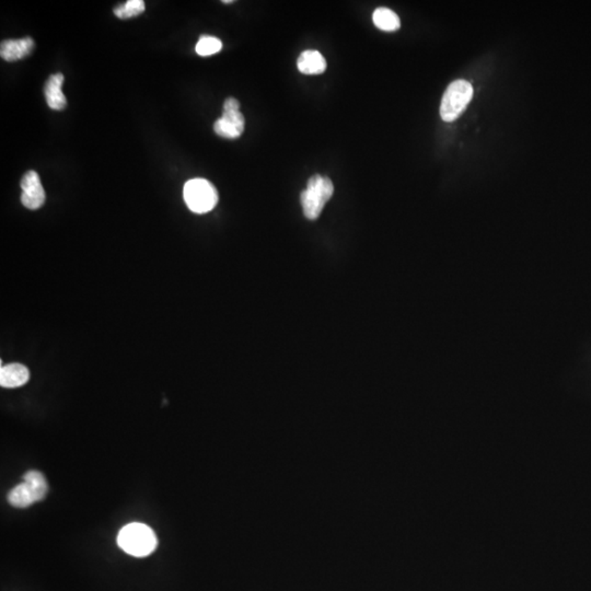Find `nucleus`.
I'll return each instance as SVG.
<instances>
[{"label": "nucleus", "instance_id": "nucleus-9", "mask_svg": "<svg viewBox=\"0 0 591 591\" xmlns=\"http://www.w3.org/2000/svg\"><path fill=\"white\" fill-rule=\"evenodd\" d=\"M30 371L21 364H9L0 368V384L3 388H19L28 382Z\"/></svg>", "mask_w": 591, "mask_h": 591}, {"label": "nucleus", "instance_id": "nucleus-13", "mask_svg": "<svg viewBox=\"0 0 591 591\" xmlns=\"http://www.w3.org/2000/svg\"><path fill=\"white\" fill-rule=\"evenodd\" d=\"M146 9L143 0H129L123 5L118 6L114 8V15L120 19L134 18L144 13Z\"/></svg>", "mask_w": 591, "mask_h": 591}, {"label": "nucleus", "instance_id": "nucleus-1", "mask_svg": "<svg viewBox=\"0 0 591 591\" xmlns=\"http://www.w3.org/2000/svg\"><path fill=\"white\" fill-rule=\"evenodd\" d=\"M157 537L146 524L133 522L122 528L118 544L124 552L136 558L149 556L157 548Z\"/></svg>", "mask_w": 591, "mask_h": 591}, {"label": "nucleus", "instance_id": "nucleus-15", "mask_svg": "<svg viewBox=\"0 0 591 591\" xmlns=\"http://www.w3.org/2000/svg\"><path fill=\"white\" fill-rule=\"evenodd\" d=\"M222 3H234V0H224V1H222Z\"/></svg>", "mask_w": 591, "mask_h": 591}, {"label": "nucleus", "instance_id": "nucleus-12", "mask_svg": "<svg viewBox=\"0 0 591 591\" xmlns=\"http://www.w3.org/2000/svg\"><path fill=\"white\" fill-rule=\"evenodd\" d=\"M373 24L382 31H396L401 26V21L394 11L384 7L377 8L373 15Z\"/></svg>", "mask_w": 591, "mask_h": 591}, {"label": "nucleus", "instance_id": "nucleus-6", "mask_svg": "<svg viewBox=\"0 0 591 591\" xmlns=\"http://www.w3.org/2000/svg\"><path fill=\"white\" fill-rule=\"evenodd\" d=\"M245 116L240 112L239 101L228 98L224 103L222 116L213 124V131L224 138H238L245 131Z\"/></svg>", "mask_w": 591, "mask_h": 591}, {"label": "nucleus", "instance_id": "nucleus-10", "mask_svg": "<svg viewBox=\"0 0 591 591\" xmlns=\"http://www.w3.org/2000/svg\"><path fill=\"white\" fill-rule=\"evenodd\" d=\"M63 83H64L63 74H54L49 78L44 88L47 106L51 110L60 111L67 106V100L62 90Z\"/></svg>", "mask_w": 591, "mask_h": 591}, {"label": "nucleus", "instance_id": "nucleus-14", "mask_svg": "<svg viewBox=\"0 0 591 591\" xmlns=\"http://www.w3.org/2000/svg\"><path fill=\"white\" fill-rule=\"evenodd\" d=\"M222 49V43L220 40L215 36L203 35L200 38V41L196 44L195 51L201 56H211L216 54Z\"/></svg>", "mask_w": 591, "mask_h": 591}, {"label": "nucleus", "instance_id": "nucleus-7", "mask_svg": "<svg viewBox=\"0 0 591 591\" xmlns=\"http://www.w3.org/2000/svg\"><path fill=\"white\" fill-rule=\"evenodd\" d=\"M20 186L22 188L21 203L24 204V207L31 211L41 209L45 203L47 195L39 175L33 170H30L21 179Z\"/></svg>", "mask_w": 591, "mask_h": 591}, {"label": "nucleus", "instance_id": "nucleus-4", "mask_svg": "<svg viewBox=\"0 0 591 591\" xmlns=\"http://www.w3.org/2000/svg\"><path fill=\"white\" fill-rule=\"evenodd\" d=\"M183 197L188 209L195 213H209L218 203L216 188L205 179L188 181L183 190Z\"/></svg>", "mask_w": 591, "mask_h": 591}, {"label": "nucleus", "instance_id": "nucleus-11", "mask_svg": "<svg viewBox=\"0 0 591 591\" xmlns=\"http://www.w3.org/2000/svg\"><path fill=\"white\" fill-rule=\"evenodd\" d=\"M297 67L305 75H321L327 70V60L320 51L308 49L299 55Z\"/></svg>", "mask_w": 591, "mask_h": 591}, {"label": "nucleus", "instance_id": "nucleus-3", "mask_svg": "<svg viewBox=\"0 0 591 591\" xmlns=\"http://www.w3.org/2000/svg\"><path fill=\"white\" fill-rule=\"evenodd\" d=\"M49 492V485L43 474L29 471L24 474V483L13 487L8 494V501L17 508H26L34 503L43 501Z\"/></svg>", "mask_w": 591, "mask_h": 591}, {"label": "nucleus", "instance_id": "nucleus-2", "mask_svg": "<svg viewBox=\"0 0 591 591\" xmlns=\"http://www.w3.org/2000/svg\"><path fill=\"white\" fill-rule=\"evenodd\" d=\"M334 193V186L329 177L320 175L309 179L307 188L301 192L300 202L305 216L310 220L319 218L324 206Z\"/></svg>", "mask_w": 591, "mask_h": 591}, {"label": "nucleus", "instance_id": "nucleus-8", "mask_svg": "<svg viewBox=\"0 0 591 591\" xmlns=\"http://www.w3.org/2000/svg\"><path fill=\"white\" fill-rule=\"evenodd\" d=\"M34 49V42L31 38H24L19 40H6L0 45L1 58L7 62H17L19 59L24 58Z\"/></svg>", "mask_w": 591, "mask_h": 591}, {"label": "nucleus", "instance_id": "nucleus-5", "mask_svg": "<svg viewBox=\"0 0 591 591\" xmlns=\"http://www.w3.org/2000/svg\"><path fill=\"white\" fill-rule=\"evenodd\" d=\"M473 97V87L465 80L450 83L442 97L440 115L445 122H453L461 115Z\"/></svg>", "mask_w": 591, "mask_h": 591}]
</instances>
